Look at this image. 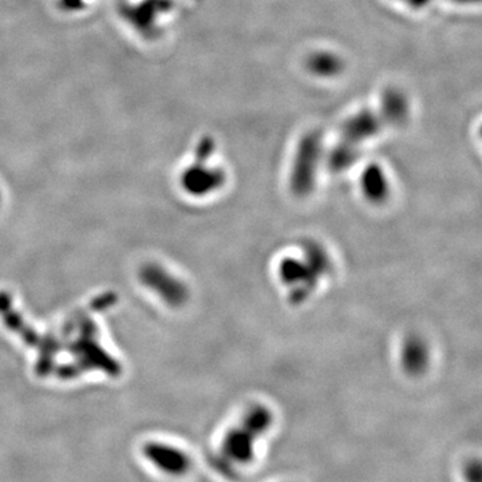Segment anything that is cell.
<instances>
[{"instance_id":"5b68a950","label":"cell","mask_w":482,"mask_h":482,"mask_svg":"<svg viewBox=\"0 0 482 482\" xmlns=\"http://www.w3.org/2000/svg\"><path fill=\"white\" fill-rule=\"evenodd\" d=\"M208 159L197 157L196 163L189 166L181 177V184L189 194L206 196L224 185L225 173L221 169L205 165Z\"/></svg>"},{"instance_id":"9c48e42d","label":"cell","mask_w":482,"mask_h":482,"mask_svg":"<svg viewBox=\"0 0 482 482\" xmlns=\"http://www.w3.org/2000/svg\"><path fill=\"white\" fill-rule=\"evenodd\" d=\"M361 185L364 196L373 202H382L388 197V177L379 165H370L363 171Z\"/></svg>"},{"instance_id":"7a4b0ae2","label":"cell","mask_w":482,"mask_h":482,"mask_svg":"<svg viewBox=\"0 0 482 482\" xmlns=\"http://www.w3.org/2000/svg\"><path fill=\"white\" fill-rule=\"evenodd\" d=\"M323 154V138L318 132H309L302 137L296 147L291 169L290 184L297 197L308 196L316 184L318 169Z\"/></svg>"},{"instance_id":"3957f363","label":"cell","mask_w":482,"mask_h":482,"mask_svg":"<svg viewBox=\"0 0 482 482\" xmlns=\"http://www.w3.org/2000/svg\"><path fill=\"white\" fill-rule=\"evenodd\" d=\"M272 421V415L264 406H254L244 416L239 428L228 433L223 443V452L237 462H245L252 455L254 438L264 433Z\"/></svg>"},{"instance_id":"ba28073f","label":"cell","mask_w":482,"mask_h":482,"mask_svg":"<svg viewBox=\"0 0 482 482\" xmlns=\"http://www.w3.org/2000/svg\"><path fill=\"white\" fill-rule=\"evenodd\" d=\"M428 363V345L419 336H410L402 347V366L412 375L422 374Z\"/></svg>"},{"instance_id":"6da1fadb","label":"cell","mask_w":482,"mask_h":482,"mask_svg":"<svg viewBox=\"0 0 482 482\" xmlns=\"http://www.w3.org/2000/svg\"><path fill=\"white\" fill-rule=\"evenodd\" d=\"M304 260L290 257L280 264V278L292 288V299L302 302L312 292L318 281L331 269L327 252L316 242L304 245Z\"/></svg>"},{"instance_id":"7c38bea8","label":"cell","mask_w":482,"mask_h":482,"mask_svg":"<svg viewBox=\"0 0 482 482\" xmlns=\"http://www.w3.org/2000/svg\"><path fill=\"white\" fill-rule=\"evenodd\" d=\"M401 1H406L413 8H422V7H425L426 4L430 3V0H401Z\"/></svg>"},{"instance_id":"52a82bcc","label":"cell","mask_w":482,"mask_h":482,"mask_svg":"<svg viewBox=\"0 0 482 482\" xmlns=\"http://www.w3.org/2000/svg\"><path fill=\"white\" fill-rule=\"evenodd\" d=\"M409 99L398 89H388L381 98V118L386 125H401L409 118Z\"/></svg>"},{"instance_id":"4fadbf2b","label":"cell","mask_w":482,"mask_h":482,"mask_svg":"<svg viewBox=\"0 0 482 482\" xmlns=\"http://www.w3.org/2000/svg\"><path fill=\"white\" fill-rule=\"evenodd\" d=\"M66 1V4L71 6V7H78L80 4V0H63V3Z\"/></svg>"},{"instance_id":"30bf717a","label":"cell","mask_w":482,"mask_h":482,"mask_svg":"<svg viewBox=\"0 0 482 482\" xmlns=\"http://www.w3.org/2000/svg\"><path fill=\"white\" fill-rule=\"evenodd\" d=\"M308 71L319 78H334L343 70V61L331 51H316L307 58Z\"/></svg>"},{"instance_id":"8992f818","label":"cell","mask_w":482,"mask_h":482,"mask_svg":"<svg viewBox=\"0 0 482 482\" xmlns=\"http://www.w3.org/2000/svg\"><path fill=\"white\" fill-rule=\"evenodd\" d=\"M383 125L381 116L373 110H361L343 123L340 141L359 149L363 142L379 133Z\"/></svg>"},{"instance_id":"277c9868","label":"cell","mask_w":482,"mask_h":482,"mask_svg":"<svg viewBox=\"0 0 482 482\" xmlns=\"http://www.w3.org/2000/svg\"><path fill=\"white\" fill-rule=\"evenodd\" d=\"M141 455L149 466L165 477H184L192 466V459L184 449L161 440L145 442L141 446Z\"/></svg>"},{"instance_id":"8fae6325","label":"cell","mask_w":482,"mask_h":482,"mask_svg":"<svg viewBox=\"0 0 482 482\" xmlns=\"http://www.w3.org/2000/svg\"><path fill=\"white\" fill-rule=\"evenodd\" d=\"M358 154H359V149L355 147H351L343 141H339L335 145L328 157H327V163L330 171H333L335 173H340L347 171L348 168L355 163V161L358 160Z\"/></svg>"}]
</instances>
